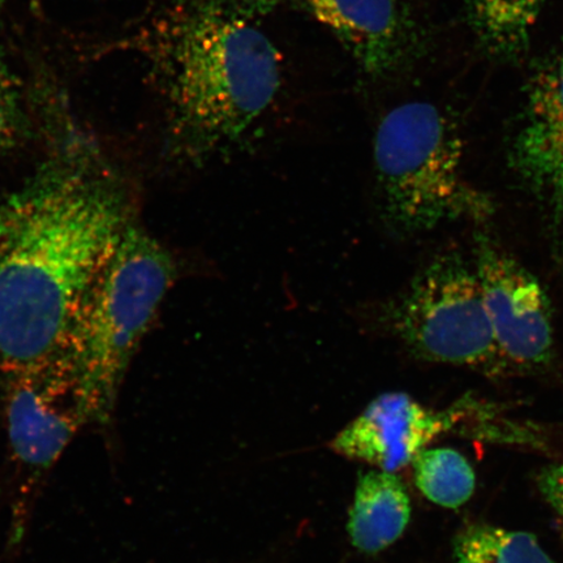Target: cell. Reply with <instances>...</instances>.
Instances as JSON below:
<instances>
[{
  "mask_svg": "<svg viewBox=\"0 0 563 563\" xmlns=\"http://www.w3.org/2000/svg\"><path fill=\"white\" fill-rule=\"evenodd\" d=\"M47 117L51 152L0 200V371L12 377L58 352L70 322L136 209L100 146Z\"/></svg>",
  "mask_w": 563,
  "mask_h": 563,
  "instance_id": "1",
  "label": "cell"
},
{
  "mask_svg": "<svg viewBox=\"0 0 563 563\" xmlns=\"http://www.w3.org/2000/svg\"><path fill=\"white\" fill-rule=\"evenodd\" d=\"M276 0H168L133 40L164 106L168 157L199 167L241 144L278 96L263 27Z\"/></svg>",
  "mask_w": 563,
  "mask_h": 563,
  "instance_id": "2",
  "label": "cell"
},
{
  "mask_svg": "<svg viewBox=\"0 0 563 563\" xmlns=\"http://www.w3.org/2000/svg\"><path fill=\"white\" fill-rule=\"evenodd\" d=\"M175 278L172 253L137 220L131 223L53 356L73 382L90 420L108 417Z\"/></svg>",
  "mask_w": 563,
  "mask_h": 563,
  "instance_id": "3",
  "label": "cell"
},
{
  "mask_svg": "<svg viewBox=\"0 0 563 563\" xmlns=\"http://www.w3.org/2000/svg\"><path fill=\"white\" fill-rule=\"evenodd\" d=\"M373 159L379 209L398 235L483 222L495 211L490 197L464 178L460 131L433 103L407 102L387 112Z\"/></svg>",
  "mask_w": 563,
  "mask_h": 563,
  "instance_id": "4",
  "label": "cell"
},
{
  "mask_svg": "<svg viewBox=\"0 0 563 563\" xmlns=\"http://www.w3.org/2000/svg\"><path fill=\"white\" fill-rule=\"evenodd\" d=\"M384 322L420 361L490 376L510 372L499 355L473 262L446 252L387 302Z\"/></svg>",
  "mask_w": 563,
  "mask_h": 563,
  "instance_id": "5",
  "label": "cell"
},
{
  "mask_svg": "<svg viewBox=\"0 0 563 563\" xmlns=\"http://www.w3.org/2000/svg\"><path fill=\"white\" fill-rule=\"evenodd\" d=\"M474 269L499 355L510 372L552 362L551 305L540 282L487 236L476 241Z\"/></svg>",
  "mask_w": 563,
  "mask_h": 563,
  "instance_id": "6",
  "label": "cell"
},
{
  "mask_svg": "<svg viewBox=\"0 0 563 563\" xmlns=\"http://www.w3.org/2000/svg\"><path fill=\"white\" fill-rule=\"evenodd\" d=\"M79 394L55 358L13 377L7 422L13 453L31 471L52 466L89 421Z\"/></svg>",
  "mask_w": 563,
  "mask_h": 563,
  "instance_id": "7",
  "label": "cell"
},
{
  "mask_svg": "<svg viewBox=\"0 0 563 563\" xmlns=\"http://www.w3.org/2000/svg\"><path fill=\"white\" fill-rule=\"evenodd\" d=\"M461 415L434 411L405 393H386L336 435L332 449L394 474L412 464L429 443L455 426Z\"/></svg>",
  "mask_w": 563,
  "mask_h": 563,
  "instance_id": "8",
  "label": "cell"
},
{
  "mask_svg": "<svg viewBox=\"0 0 563 563\" xmlns=\"http://www.w3.org/2000/svg\"><path fill=\"white\" fill-rule=\"evenodd\" d=\"M369 80L389 79L418 53V32L398 0H305Z\"/></svg>",
  "mask_w": 563,
  "mask_h": 563,
  "instance_id": "9",
  "label": "cell"
},
{
  "mask_svg": "<svg viewBox=\"0 0 563 563\" xmlns=\"http://www.w3.org/2000/svg\"><path fill=\"white\" fill-rule=\"evenodd\" d=\"M510 157L514 170L540 199L563 162V48L533 76Z\"/></svg>",
  "mask_w": 563,
  "mask_h": 563,
  "instance_id": "10",
  "label": "cell"
},
{
  "mask_svg": "<svg viewBox=\"0 0 563 563\" xmlns=\"http://www.w3.org/2000/svg\"><path fill=\"white\" fill-rule=\"evenodd\" d=\"M411 517L410 497L399 478L372 471L357 483L349 533L358 551L377 553L402 537Z\"/></svg>",
  "mask_w": 563,
  "mask_h": 563,
  "instance_id": "11",
  "label": "cell"
},
{
  "mask_svg": "<svg viewBox=\"0 0 563 563\" xmlns=\"http://www.w3.org/2000/svg\"><path fill=\"white\" fill-rule=\"evenodd\" d=\"M548 0H468L470 24L485 52L514 59L530 45Z\"/></svg>",
  "mask_w": 563,
  "mask_h": 563,
  "instance_id": "12",
  "label": "cell"
},
{
  "mask_svg": "<svg viewBox=\"0 0 563 563\" xmlns=\"http://www.w3.org/2000/svg\"><path fill=\"white\" fill-rule=\"evenodd\" d=\"M415 483L429 501L457 509L475 492L473 467L461 453L449 448L422 450L412 462Z\"/></svg>",
  "mask_w": 563,
  "mask_h": 563,
  "instance_id": "13",
  "label": "cell"
},
{
  "mask_svg": "<svg viewBox=\"0 0 563 563\" xmlns=\"http://www.w3.org/2000/svg\"><path fill=\"white\" fill-rule=\"evenodd\" d=\"M456 563H555L531 533L474 525L457 533Z\"/></svg>",
  "mask_w": 563,
  "mask_h": 563,
  "instance_id": "14",
  "label": "cell"
},
{
  "mask_svg": "<svg viewBox=\"0 0 563 563\" xmlns=\"http://www.w3.org/2000/svg\"><path fill=\"white\" fill-rule=\"evenodd\" d=\"M30 131L23 88L5 63L0 59V156L9 153Z\"/></svg>",
  "mask_w": 563,
  "mask_h": 563,
  "instance_id": "15",
  "label": "cell"
},
{
  "mask_svg": "<svg viewBox=\"0 0 563 563\" xmlns=\"http://www.w3.org/2000/svg\"><path fill=\"white\" fill-rule=\"evenodd\" d=\"M539 200L547 209L549 218H551L558 242L563 246V162L551 185Z\"/></svg>",
  "mask_w": 563,
  "mask_h": 563,
  "instance_id": "16",
  "label": "cell"
},
{
  "mask_svg": "<svg viewBox=\"0 0 563 563\" xmlns=\"http://www.w3.org/2000/svg\"><path fill=\"white\" fill-rule=\"evenodd\" d=\"M540 488L563 523V463L555 464L541 474Z\"/></svg>",
  "mask_w": 563,
  "mask_h": 563,
  "instance_id": "17",
  "label": "cell"
},
{
  "mask_svg": "<svg viewBox=\"0 0 563 563\" xmlns=\"http://www.w3.org/2000/svg\"><path fill=\"white\" fill-rule=\"evenodd\" d=\"M4 2H5V0H0V9H2V5Z\"/></svg>",
  "mask_w": 563,
  "mask_h": 563,
  "instance_id": "18",
  "label": "cell"
}]
</instances>
